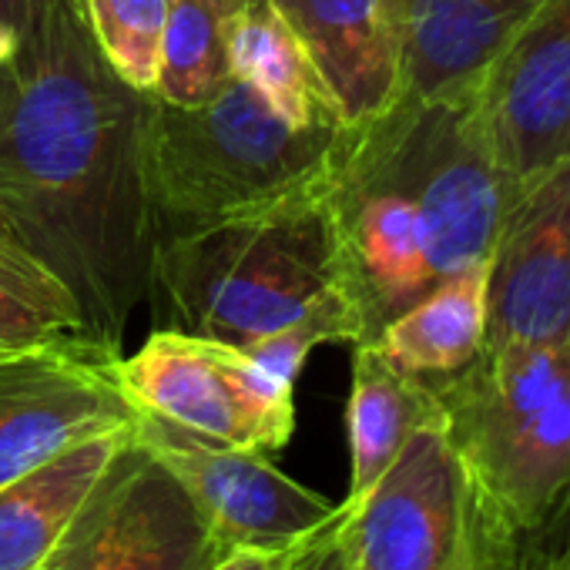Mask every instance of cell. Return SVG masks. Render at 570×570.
I'll return each mask as SVG.
<instances>
[{"mask_svg":"<svg viewBox=\"0 0 570 570\" xmlns=\"http://www.w3.org/2000/svg\"><path fill=\"white\" fill-rule=\"evenodd\" d=\"M145 95L101 58L81 0H48L0 118V242L68 285L85 343L121 356L151 282Z\"/></svg>","mask_w":570,"mask_h":570,"instance_id":"obj_1","label":"cell"},{"mask_svg":"<svg viewBox=\"0 0 570 570\" xmlns=\"http://www.w3.org/2000/svg\"><path fill=\"white\" fill-rule=\"evenodd\" d=\"M323 205L363 343L443 278L490 262L513 195L490 155L476 98H400L336 138ZM360 346V343H356Z\"/></svg>","mask_w":570,"mask_h":570,"instance_id":"obj_2","label":"cell"},{"mask_svg":"<svg viewBox=\"0 0 570 570\" xmlns=\"http://www.w3.org/2000/svg\"><path fill=\"white\" fill-rule=\"evenodd\" d=\"M426 383L480 507L537 570L570 507V343H487Z\"/></svg>","mask_w":570,"mask_h":570,"instance_id":"obj_3","label":"cell"},{"mask_svg":"<svg viewBox=\"0 0 570 570\" xmlns=\"http://www.w3.org/2000/svg\"><path fill=\"white\" fill-rule=\"evenodd\" d=\"M336 293H343L340 252L323 185L151 248L148 299L158 330L238 350Z\"/></svg>","mask_w":570,"mask_h":570,"instance_id":"obj_4","label":"cell"},{"mask_svg":"<svg viewBox=\"0 0 570 570\" xmlns=\"http://www.w3.org/2000/svg\"><path fill=\"white\" fill-rule=\"evenodd\" d=\"M340 131L289 125L238 78L191 108L145 95L141 165L155 242L320 188Z\"/></svg>","mask_w":570,"mask_h":570,"instance_id":"obj_5","label":"cell"},{"mask_svg":"<svg viewBox=\"0 0 570 570\" xmlns=\"http://www.w3.org/2000/svg\"><path fill=\"white\" fill-rule=\"evenodd\" d=\"M350 570H527L480 507L443 420L420 426L390 470L343 500Z\"/></svg>","mask_w":570,"mask_h":570,"instance_id":"obj_6","label":"cell"},{"mask_svg":"<svg viewBox=\"0 0 570 570\" xmlns=\"http://www.w3.org/2000/svg\"><path fill=\"white\" fill-rule=\"evenodd\" d=\"M225 553L185 483L131 433L38 570H212Z\"/></svg>","mask_w":570,"mask_h":570,"instance_id":"obj_7","label":"cell"},{"mask_svg":"<svg viewBox=\"0 0 570 570\" xmlns=\"http://www.w3.org/2000/svg\"><path fill=\"white\" fill-rule=\"evenodd\" d=\"M128 400L198 436L275 453L296 430V390L268 380L238 346L155 330L115 360Z\"/></svg>","mask_w":570,"mask_h":570,"instance_id":"obj_8","label":"cell"},{"mask_svg":"<svg viewBox=\"0 0 570 570\" xmlns=\"http://www.w3.org/2000/svg\"><path fill=\"white\" fill-rule=\"evenodd\" d=\"M131 433L185 483L228 550H293L340 510V503L285 476L268 453L198 436L141 406Z\"/></svg>","mask_w":570,"mask_h":570,"instance_id":"obj_9","label":"cell"},{"mask_svg":"<svg viewBox=\"0 0 570 570\" xmlns=\"http://www.w3.org/2000/svg\"><path fill=\"white\" fill-rule=\"evenodd\" d=\"M115 353L81 340L0 353V487L61 450L135 423Z\"/></svg>","mask_w":570,"mask_h":570,"instance_id":"obj_10","label":"cell"},{"mask_svg":"<svg viewBox=\"0 0 570 570\" xmlns=\"http://www.w3.org/2000/svg\"><path fill=\"white\" fill-rule=\"evenodd\" d=\"M473 98L490 155L517 202L570 155V0H543Z\"/></svg>","mask_w":570,"mask_h":570,"instance_id":"obj_11","label":"cell"},{"mask_svg":"<svg viewBox=\"0 0 570 570\" xmlns=\"http://www.w3.org/2000/svg\"><path fill=\"white\" fill-rule=\"evenodd\" d=\"M487 303V343H570V155L510 205Z\"/></svg>","mask_w":570,"mask_h":570,"instance_id":"obj_12","label":"cell"},{"mask_svg":"<svg viewBox=\"0 0 570 570\" xmlns=\"http://www.w3.org/2000/svg\"><path fill=\"white\" fill-rule=\"evenodd\" d=\"M309 51L346 128L386 115L406 85V0H268Z\"/></svg>","mask_w":570,"mask_h":570,"instance_id":"obj_13","label":"cell"},{"mask_svg":"<svg viewBox=\"0 0 570 570\" xmlns=\"http://www.w3.org/2000/svg\"><path fill=\"white\" fill-rule=\"evenodd\" d=\"M543 0H406L403 98L476 95L483 75Z\"/></svg>","mask_w":570,"mask_h":570,"instance_id":"obj_14","label":"cell"},{"mask_svg":"<svg viewBox=\"0 0 570 570\" xmlns=\"http://www.w3.org/2000/svg\"><path fill=\"white\" fill-rule=\"evenodd\" d=\"M131 426L88 436L0 487V570H38Z\"/></svg>","mask_w":570,"mask_h":570,"instance_id":"obj_15","label":"cell"},{"mask_svg":"<svg viewBox=\"0 0 570 570\" xmlns=\"http://www.w3.org/2000/svg\"><path fill=\"white\" fill-rule=\"evenodd\" d=\"M490 262L470 265L390 320L373 340L376 350L403 373L436 380L463 370L487 346L490 320Z\"/></svg>","mask_w":570,"mask_h":570,"instance_id":"obj_16","label":"cell"},{"mask_svg":"<svg viewBox=\"0 0 570 570\" xmlns=\"http://www.w3.org/2000/svg\"><path fill=\"white\" fill-rule=\"evenodd\" d=\"M433 420H440V403L426 380L403 373L376 343L353 346V393L346 406L353 470L346 500L363 497L390 470L406 440Z\"/></svg>","mask_w":570,"mask_h":570,"instance_id":"obj_17","label":"cell"},{"mask_svg":"<svg viewBox=\"0 0 570 570\" xmlns=\"http://www.w3.org/2000/svg\"><path fill=\"white\" fill-rule=\"evenodd\" d=\"M232 78L245 81L275 115L296 128H340V108L296 31L268 0H248L228 35Z\"/></svg>","mask_w":570,"mask_h":570,"instance_id":"obj_18","label":"cell"},{"mask_svg":"<svg viewBox=\"0 0 570 570\" xmlns=\"http://www.w3.org/2000/svg\"><path fill=\"white\" fill-rule=\"evenodd\" d=\"M248 0H171L155 95L168 105H202L232 81L228 35Z\"/></svg>","mask_w":570,"mask_h":570,"instance_id":"obj_19","label":"cell"},{"mask_svg":"<svg viewBox=\"0 0 570 570\" xmlns=\"http://www.w3.org/2000/svg\"><path fill=\"white\" fill-rule=\"evenodd\" d=\"M81 340L85 323L68 285L38 258L0 242V353Z\"/></svg>","mask_w":570,"mask_h":570,"instance_id":"obj_20","label":"cell"},{"mask_svg":"<svg viewBox=\"0 0 570 570\" xmlns=\"http://www.w3.org/2000/svg\"><path fill=\"white\" fill-rule=\"evenodd\" d=\"M105 65L138 95H155L171 0H81Z\"/></svg>","mask_w":570,"mask_h":570,"instance_id":"obj_21","label":"cell"},{"mask_svg":"<svg viewBox=\"0 0 570 570\" xmlns=\"http://www.w3.org/2000/svg\"><path fill=\"white\" fill-rule=\"evenodd\" d=\"M340 517H343V503L326 527H320L309 540L296 547V553L282 570H350V560L340 540Z\"/></svg>","mask_w":570,"mask_h":570,"instance_id":"obj_22","label":"cell"},{"mask_svg":"<svg viewBox=\"0 0 570 570\" xmlns=\"http://www.w3.org/2000/svg\"><path fill=\"white\" fill-rule=\"evenodd\" d=\"M45 8H48V0H0V35H4L11 41V48L18 51V61H21L24 48L35 41Z\"/></svg>","mask_w":570,"mask_h":570,"instance_id":"obj_23","label":"cell"},{"mask_svg":"<svg viewBox=\"0 0 570 570\" xmlns=\"http://www.w3.org/2000/svg\"><path fill=\"white\" fill-rule=\"evenodd\" d=\"M293 550H258V547H238L232 553H225L212 570H282L289 563Z\"/></svg>","mask_w":570,"mask_h":570,"instance_id":"obj_24","label":"cell"},{"mask_svg":"<svg viewBox=\"0 0 570 570\" xmlns=\"http://www.w3.org/2000/svg\"><path fill=\"white\" fill-rule=\"evenodd\" d=\"M537 570H570V507L563 510V517L543 540L537 553Z\"/></svg>","mask_w":570,"mask_h":570,"instance_id":"obj_25","label":"cell"},{"mask_svg":"<svg viewBox=\"0 0 570 570\" xmlns=\"http://www.w3.org/2000/svg\"><path fill=\"white\" fill-rule=\"evenodd\" d=\"M18 88V51L11 48V41L0 35V118H4L11 98Z\"/></svg>","mask_w":570,"mask_h":570,"instance_id":"obj_26","label":"cell"}]
</instances>
